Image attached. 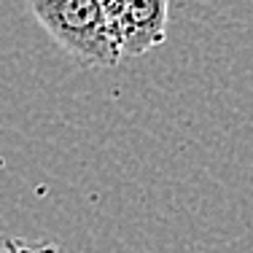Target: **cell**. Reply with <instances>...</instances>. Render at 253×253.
I'll list each match as a JSON object with an SVG mask.
<instances>
[{"mask_svg": "<svg viewBox=\"0 0 253 253\" xmlns=\"http://www.w3.org/2000/svg\"><path fill=\"white\" fill-rule=\"evenodd\" d=\"M113 41L124 57H143L165 43L170 0H102Z\"/></svg>", "mask_w": 253, "mask_h": 253, "instance_id": "obj_2", "label": "cell"}, {"mask_svg": "<svg viewBox=\"0 0 253 253\" xmlns=\"http://www.w3.org/2000/svg\"><path fill=\"white\" fill-rule=\"evenodd\" d=\"M30 14L51 41L84 68H116L122 62L102 0H27Z\"/></svg>", "mask_w": 253, "mask_h": 253, "instance_id": "obj_1", "label": "cell"}, {"mask_svg": "<svg viewBox=\"0 0 253 253\" xmlns=\"http://www.w3.org/2000/svg\"><path fill=\"white\" fill-rule=\"evenodd\" d=\"M0 253H68L54 240H25V237H0Z\"/></svg>", "mask_w": 253, "mask_h": 253, "instance_id": "obj_3", "label": "cell"}]
</instances>
